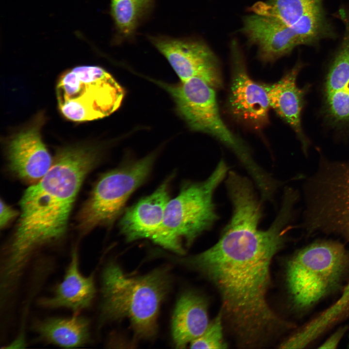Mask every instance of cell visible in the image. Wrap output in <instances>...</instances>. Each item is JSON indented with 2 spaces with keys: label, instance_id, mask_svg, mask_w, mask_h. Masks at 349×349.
I'll use <instances>...</instances> for the list:
<instances>
[{
  "label": "cell",
  "instance_id": "obj_11",
  "mask_svg": "<svg viewBox=\"0 0 349 349\" xmlns=\"http://www.w3.org/2000/svg\"><path fill=\"white\" fill-rule=\"evenodd\" d=\"M242 32L258 48V56L272 63L289 54L301 42L292 28L274 18L254 14L245 17Z\"/></svg>",
  "mask_w": 349,
  "mask_h": 349
},
{
  "label": "cell",
  "instance_id": "obj_9",
  "mask_svg": "<svg viewBox=\"0 0 349 349\" xmlns=\"http://www.w3.org/2000/svg\"><path fill=\"white\" fill-rule=\"evenodd\" d=\"M147 39L166 58L181 81L196 77L214 89L222 87L218 59L202 40L160 34L147 35Z\"/></svg>",
  "mask_w": 349,
  "mask_h": 349
},
{
  "label": "cell",
  "instance_id": "obj_15",
  "mask_svg": "<svg viewBox=\"0 0 349 349\" xmlns=\"http://www.w3.org/2000/svg\"><path fill=\"white\" fill-rule=\"evenodd\" d=\"M302 64L297 63L279 81L263 85L267 92L269 103L276 113L286 121L298 135L304 151L308 144L301 126V113L305 90L297 84V76Z\"/></svg>",
  "mask_w": 349,
  "mask_h": 349
},
{
  "label": "cell",
  "instance_id": "obj_8",
  "mask_svg": "<svg viewBox=\"0 0 349 349\" xmlns=\"http://www.w3.org/2000/svg\"><path fill=\"white\" fill-rule=\"evenodd\" d=\"M156 154L127 163L102 175L78 216L83 233L95 227L111 225L120 215L131 194L148 177Z\"/></svg>",
  "mask_w": 349,
  "mask_h": 349
},
{
  "label": "cell",
  "instance_id": "obj_17",
  "mask_svg": "<svg viewBox=\"0 0 349 349\" xmlns=\"http://www.w3.org/2000/svg\"><path fill=\"white\" fill-rule=\"evenodd\" d=\"M209 324L206 299L193 291L183 293L174 309L172 332L176 348H185L199 337Z\"/></svg>",
  "mask_w": 349,
  "mask_h": 349
},
{
  "label": "cell",
  "instance_id": "obj_4",
  "mask_svg": "<svg viewBox=\"0 0 349 349\" xmlns=\"http://www.w3.org/2000/svg\"><path fill=\"white\" fill-rule=\"evenodd\" d=\"M228 171L222 159L205 180L185 183L178 195L169 201L162 223L151 240L164 248L183 254V244L190 246L219 219L214 195Z\"/></svg>",
  "mask_w": 349,
  "mask_h": 349
},
{
  "label": "cell",
  "instance_id": "obj_16",
  "mask_svg": "<svg viewBox=\"0 0 349 349\" xmlns=\"http://www.w3.org/2000/svg\"><path fill=\"white\" fill-rule=\"evenodd\" d=\"M95 294L94 276H86L80 272L78 254L73 250L62 281L52 296L40 299L39 303L44 307L65 308L78 313L90 306Z\"/></svg>",
  "mask_w": 349,
  "mask_h": 349
},
{
  "label": "cell",
  "instance_id": "obj_6",
  "mask_svg": "<svg viewBox=\"0 0 349 349\" xmlns=\"http://www.w3.org/2000/svg\"><path fill=\"white\" fill-rule=\"evenodd\" d=\"M58 109L78 122L109 116L120 106L125 91L112 76L96 65H80L64 72L56 87Z\"/></svg>",
  "mask_w": 349,
  "mask_h": 349
},
{
  "label": "cell",
  "instance_id": "obj_5",
  "mask_svg": "<svg viewBox=\"0 0 349 349\" xmlns=\"http://www.w3.org/2000/svg\"><path fill=\"white\" fill-rule=\"evenodd\" d=\"M159 83L171 95L178 114L190 129L209 134L228 147L254 182L260 183L266 179L268 172L222 120L213 87L196 77L176 84Z\"/></svg>",
  "mask_w": 349,
  "mask_h": 349
},
{
  "label": "cell",
  "instance_id": "obj_22",
  "mask_svg": "<svg viewBox=\"0 0 349 349\" xmlns=\"http://www.w3.org/2000/svg\"><path fill=\"white\" fill-rule=\"evenodd\" d=\"M17 215L16 211L1 200L0 226L1 228L7 225Z\"/></svg>",
  "mask_w": 349,
  "mask_h": 349
},
{
  "label": "cell",
  "instance_id": "obj_3",
  "mask_svg": "<svg viewBox=\"0 0 349 349\" xmlns=\"http://www.w3.org/2000/svg\"><path fill=\"white\" fill-rule=\"evenodd\" d=\"M169 269L162 267L145 275L130 276L116 264L108 265L102 275V319L127 318L136 337L154 338L159 308L171 287Z\"/></svg>",
  "mask_w": 349,
  "mask_h": 349
},
{
  "label": "cell",
  "instance_id": "obj_23",
  "mask_svg": "<svg viewBox=\"0 0 349 349\" xmlns=\"http://www.w3.org/2000/svg\"><path fill=\"white\" fill-rule=\"evenodd\" d=\"M341 332L334 334L332 337H331L324 344H323L322 348H333L335 347L339 341L341 335Z\"/></svg>",
  "mask_w": 349,
  "mask_h": 349
},
{
  "label": "cell",
  "instance_id": "obj_13",
  "mask_svg": "<svg viewBox=\"0 0 349 349\" xmlns=\"http://www.w3.org/2000/svg\"><path fill=\"white\" fill-rule=\"evenodd\" d=\"M7 151L11 169L19 177L30 182H38L53 162L37 126L15 135L9 143Z\"/></svg>",
  "mask_w": 349,
  "mask_h": 349
},
{
  "label": "cell",
  "instance_id": "obj_21",
  "mask_svg": "<svg viewBox=\"0 0 349 349\" xmlns=\"http://www.w3.org/2000/svg\"><path fill=\"white\" fill-rule=\"evenodd\" d=\"M222 311L210 322L204 333L190 344L192 349H226L223 335Z\"/></svg>",
  "mask_w": 349,
  "mask_h": 349
},
{
  "label": "cell",
  "instance_id": "obj_18",
  "mask_svg": "<svg viewBox=\"0 0 349 349\" xmlns=\"http://www.w3.org/2000/svg\"><path fill=\"white\" fill-rule=\"evenodd\" d=\"M155 0H111L110 15L113 23L111 43L132 42L137 31L151 15Z\"/></svg>",
  "mask_w": 349,
  "mask_h": 349
},
{
  "label": "cell",
  "instance_id": "obj_10",
  "mask_svg": "<svg viewBox=\"0 0 349 349\" xmlns=\"http://www.w3.org/2000/svg\"><path fill=\"white\" fill-rule=\"evenodd\" d=\"M231 80L227 100L229 112L237 120L249 128L260 130L269 122L270 108L263 85L249 76L244 58L237 41L230 44Z\"/></svg>",
  "mask_w": 349,
  "mask_h": 349
},
{
  "label": "cell",
  "instance_id": "obj_12",
  "mask_svg": "<svg viewBox=\"0 0 349 349\" xmlns=\"http://www.w3.org/2000/svg\"><path fill=\"white\" fill-rule=\"evenodd\" d=\"M173 175L167 178L153 193L126 210L119 226L127 241L151 239L157 233L162 223L165 208L170 199V186Z\"/></svg>",
  "mask_w": 349,
  "mask_h": 349
},
{
  "label": "cell",
  "instance_id": "obj_1",
  "mask_svg": "<svg viewBox=\"0 0 349 349\" xmlns=\"http://www.w3.org/2000/svg\"><path fill=\"white\" fill-rule=\"evenodd\" d=\"M263 216V209L255 203H236L217 243L184 259L217 287L223 315L248 345L275 333L282 326L268 304L267 295L271 262L284 244L291 219L279 211L270 226L262 229Z\"/></svg>",
  "mask_w": 349,
  "mask_h": 349
},
{
  "label": "cell",
  "instance_id": "obj_2",
  "mask_svg": "<svg viewBox=\"0 0 349 349\" xmlns=\"http://www.w3.org/2000/svg\"><path fill=\"white\" fill-rule=\"evenodd\" d=\"M99 159L97 150L77 145L59 151L52 165L20 200V217L5 253L3 269L18 276L33 253L65 233L77 194Z\"/></svg>",
  "mask_w": 349,
  "mask_h": 349
},
{
  "label": "cell",
  "instance_id": "obj_20",
  "mask_svg": "<svg viewBox=\"0 0 349 349\" xmlns=\"http://www.w3.org/2000/svg\"><path fill=\"white\" fill-rule=\"evenodd\" d=\"M323 0H269L250 8L254 14L276 19L291 27L304 16L323 10Z\"/></svg>",
  "mask_w": 349,
  "mask_h": 349
},
{
  "label": "cell",
  "instance_id": "obj_19",
  "mask_svg": "<svg viewBox=\"0 0 349 349\" xmlns=\"http://www.w3.org/2000/svg\"><path fill=\"white\" fill-rule=\"evenodd\" d=\"M34 330L46 342L66 348L84 345L89 338V322L75 314L71 317H51L37 322Z\"/></svg>",
  "mask_w": 349,
  "mask_h": 349
},
{
  "label": "cell",
  "instance_id": "obj_14",
  "mask_svg": "<svg viewBox=\"0 0 349 349\" xmlns=\"http://www.w3.org/2000/svg\"><path fill=\"white\" fill-rule=\"evenodd\" d=\"M344 34L328 72L325 85L326 108L337 122L349 121V12L341 11Z\"/></svg>",
  "mask_w": 349,
  "mask_h": 349
},
{
  "label": "cell",
  "instance_id": "obj_7",
  "mask_svg": "<svg viewBox=\"0 0 349 349\" xmlns=\"http://www.w3.org/2000/svg\"><path fill=\"white\" fill-rule=\"evenodd\" d=\"M346 254L337 242L321 241L298 252L289 262L287 286L295 303L308 306L337 283L343 271Z\"/></svg>",
  "mask_w": 349,
  "mask_h": 349
}]
</instances>
